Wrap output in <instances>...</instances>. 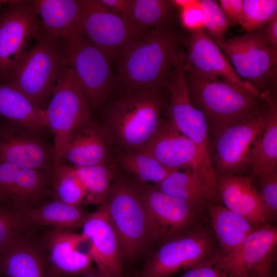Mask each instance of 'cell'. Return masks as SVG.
I'll return each mask as SVG.
<instances>
[{"label": "cell", "instance_id": "24", "mask_svg": "<svg viewBox=\"0 0 277 277\" xmlns=\"http://www.w3.org/2000/svg\"><path fill=\"white\" fill-rule=\"evenodd\" d=\"M110 141L102 126L93 121L75 131L65 147L62 163L84 167L108 164Z\"/></svg>", "mask_w": 277, "mask_h": 277}, {"label": "cell", "instance_id": "12", "mask_svg": "<svg viewBox=\"0 0 277 277\" xmlns=\"http://www.w3.org/2000/svg\"><path fill=\"white\" fill-rule=\"evenodd\" d=\"M271 107L226 128L214 136L213 154L210 157L216 177L251 171L256 144Z\"/></svg>", "mask_w": 277, "mask_h": 277}, {"label": "cell", "instance_id": "31", "mask_svg": "<svg viewBox=\"0 0 277 277\" xmlns=\"http://www.w3.org/2000/svg\"><path fill=\"white\" fill-rule=\"evenodd\" d=\"M277 102L271 105L268 120L255 149L250 176L253 179L277 168Z\"/></svg>", "mask_w": 277, "mask_h": 277}, {"label": "cell", "instance_id": "30", "mask_svg": "<svg viewBox=\"0 0 277 277\" xmlns=\"http://www.w3.org/2000/svg\"><path fill=\"white\" fill-rule=\"evenodd\" d=\"M70 166L84 191L85 205L101 204L106 201L111 184L117 175L113 168L108 164Z\"/></svg>", "mask_w": 277, "mask_h": 277}, {"label": "cell", "instance_id": "29", "mask_svg": "<svg viewBox=\"0 0 277 277\" xmlns=\"http://www.w3.org/2000/svg\"><path fill=\"white\" fill-rule=\"evenodd\" d=\"M51 173L50 170L19 168L8 202L20 208L39 205L50 186Z\"/></svg>", "mask_w": 277, "mask_h": 277}, {"label": "cell", "instance_id": "43", "mask_svg": "<svg viewBox=\"0 0 277 277\" xmlns=\"http://www.w3.org/2000/svg\"><path fill=\"white\" fill-rule=\"evenodd\" d=\"M261 31L268 46L277 51V15L261 28Z\"/></svg>", "mask_w": 277, "mask_h": 277}, {"label": "cell", "instance_id": "5", "mask_svg": "<svg viewBox=\"0 0 277 277\" xmlns=\"http://www.w3.org/2000/svg\"><path fill=\"white\" fill-rule=\"evenodd\" d=\"M105 203L123 260L135 258L153 243L138 181L117 175Z\"/></svg>", "mask_w": 277, "mask_h": 277}, {"label": "cell", "instance_id": "35", "mask_svg": "<svg viewBox=\"0 0 277 277\" xmlns=\"http://www.w3.org/2000/svg\"><path fill=\"white\" fill-rule=\"evenodd\" d=\"M25 218L22 209L0 201V250L16 238L32 233L35 229Z\"/></svg>", "mask_w": 277, "mask_h": 277}, {"label": "cell", "instance_id": "27", "mask_svg": "<svg viewBox=\"0 0 277 277\" xmlns=\"http://www.w3.org/2000/svg\"><path fill=\"white\" fill-rule=\"evenodd\" d=\"M0 117L5 121L43 132L47 129L45 111L7 83L0 82Z\"/></svg>", "mask_w": 277, "mask_h": 277}, {"label": "cell", "instance_id": "15", "mask_svg": "<svg viewBox=\"0 0 277 277\" xmlns=\"http://www.w3.org/2000/svg\"><path fill=\"white\" fill-rule=\"evenodd\" d=\"M185 53L181 48L174 58L166 87L170 94L167 113L169 120L195 144L205 162L212 167L208 141V125L203 113L192 105L189 96L184 68Z\"/></svg>", "mask_w": 277, "mask_h": 277}, {"label": "cell", "instance_id": "17", "mask_svg": "<svg viewBox=\"0 0 277 277\" xmlns=\"http://www.w3.org/2000/svg\"><path fill=\"white\" fill-rule=\"evenodd\" d=\"M42 132L5 120L0 122V162L19 168L52 171L53 146L43 139Z\"/></svg>", "mask_w": 277, "mask_h": 277}, {"label": "cell", "instance_id": "9", "mask_svg": "<svg viewBox=\"0 0 277 277\" xmlns=\"http://www.w3.org/2000/svg\"><path fill=\"white\" fill-rule=\"evenodd\" d=\"M218 249L208 222L159 246L139 277H171L204 262Z\"/></svg>", "mask_w": 277, "mask_h": 277}, {"label": "cell", "instance_id": "10", "mask_svg": "<svg viewBox=\"0 0 277 277\" xmlns=\"http://www.w3.org/2000/svg\"><path fill=\"white\" fill-rule=\"evenodd\" d=\"M164 166L190 171L208 190L215 204H220L216 176L212 167L204 161L198 147L169 120H162L156 132L142 149Z\"/></svg>", "mask_w": 277, "mask_h": 277}, {"label": "cell", "instance_id": "4", "mask_svg": "<svg viewBox=\"0 0 277 277\" xmlns=\"http://www.w3.org/2000/svg\"><path fill=\"white\" fill-rule=\"evenodd\" d=\"M68 66L65 41L43 32L12 70L6 83L45 110L58 78Z\"/></svg>", "mask_w": 277, "mask_h": 277}, {"label": "cell", "instance_id": "36", "mask_svg": "<svg viewBox=\"0 0 277 277\" xmlns=\"http://www.w3.org/2000/svg\"><path fill=\"white\" fill-rule=\"evenodd\" d=\"M277 15L276 0H243L240 25L247 33L261 29Z\"/></svg>", "mask_w": 277, "mask_h": 277}, {"label": "cell", "instance_id": "37", "mask_svg": "<svg viewBox=\"0 0 277 277\" xmlns=\"http://www.w3.org/2000/svg\"><path fill=\"white\" fill-rule=\"evenodd\" d=\"M203 12V29L215 42L225 39L229 23L217 3L200 0Z\"/></svg>", "mask_w": 277, "mask_h": 277}, {"label": "cell", "instance_id": "45", "mask_svg": "<svg viewBox=\"0 0 277 277\" xmlns=\"http://www.w3.org/2000/svg\"><path fill=\"white\" fill-rule=\"evenodd\" d=\"M79 277H115L108 275L103 272H101L98 270L96 268V269L87 273L84 274L83 275H80ZM124 277V276H123Z\"/></svg>", "mask_w": 277, "mask_h": 277}, {"label": "cell", "instance_id": "28", "mask_svg": "<svg viewBox=\"0 0 277 277\" xmlns=\"http://www.w3.org/2000/svg\"><path fill=\"white\" fill-rule=\"evenodd\" d=\"M154 185L160 190L207 212L209 205L215 204L208 190L190 171H174L162 181Z\"/></svg>", "mask_w": 277, "mask_h": 277}, {"label": "cell", "instance_id": "23", "mask_svg": "<svg viewBox=\"0 0 277 277\" xmlns=\"http://www.w3.org/2000/svg\"><path fill=\"white\" fill-rule=\"evenodd\" d=\"M45 34L66 41L82 33V0H31Z\"/></svg>", "mask_w": 277, "mask_h": 277}, {"label": "cell", "instance_id": "25", "mask_svg": "<svg viewBox=\"0 0 277 277\" xmlns=\"http://www.w3.org/2000/svg\"><path fill=\"white\" fill-rule=\"evenodd\" d=\"M21 209L26 220L35 228L49 226L69 231L82 228L91 214L82 205H72L55 199Z\"/></svg>", "mask_w": 277, "mask_h": 277}, {"label": "cell", "instance_id": "42", "mask_svg": "<svg viewBox=\"0 0 277 277\" xmlns=\"http://www.w3.org/2000/svg\"><path fill=\"white\" fill-rule=\"evenodd\" d=\"M219 3L229 25H240L243 14V0H220Z\"/></svg>", "mask_w": 277, "mask_h": 277}, {"label": "cell", "instance_id": "2", "mask_svg": "<svg viewBox=\"0 0 277 277\" xmlns=\"http://www.w3.org/2000/svg\"><path fill=\"white\" fill-rule=\"evenodd\" d=\"M185 77L190 102L203 113L213 136L268 109L276 101L258 90L223 78L210 80L186 73Z\"/></svg>", "mask_w": 277, "mask_h": 277}, {"label": "cell", "instance_id": "32", "mask_svg": "<svg viewBox=\"0 0 277 277\" xmlns=\"http://www.w3.org/2000/svg\"><path fill=\"white\" fill-rule=\"evenodd\" d=\"M117 159L122 168L141 182H152L155 184L177 170L164 166L143 150L121 151L117 154Z\"/></svg>", "mask_w": 277, "mask_h": 277}, {"label": "cell", "instance_id": "18", "mask_svg": "<svg viewBox=\"0 0 277 277\" xmlns=\"http://www.w3.org/2000/svg\"><path fill=\"white\" fill-rule=\"evenodd\" d=\"M185 43L186 73L210 80L223 78L249 89L258 90L236 73L220 47L203 28L190 32Z\"/></svg>", "mask_w": 277, "mask_h": 277}, {"label": "cell", "instance_id": "34", "mask_svg": "<svg viewBox=\"0 0 277 277\" xmlns=\"http://www.w3.org/2000/svg\"><path fill=\"white\" fill-rule=\"evenodd\" d=\"M50 187L54 199L72 205L84 204V191L69 165L62 163L52 171Z\"/></svg>", "mask_w": 277, "mask_h": 277}, {"label": "cell", "instance_id": "20", "mask_svg": "<svg viewBox=\"0 0 277 277\" xmlns=\"http://www.w3.org/2000/svg\"><path fill=\"white\" fill-rule=\"evenodd\" d=\"M83 234L53 228L48 230L40 242L44 248L50 272L54 277L80 276L96 268L89 253L78 246L87 241Z\"/></svg>", "mask_w": 277, "mask_h": 277}, {"label": "cell", "instance_id": "8", "mask_svg": "<svg viewBox=\"0 0 277 277\" xmlns=\"http://www.w3.org/2000/svg\"><path fill=\"white\" fill-rule=\"evenodd\" d=\"M153 243H163L209 222L205 210L138 181Z\"/></svg>", "mask_w": 277, "mask_h": 277}, {"label": "cell", "instance_id": "11", "mask_svg": "<svg viewBox=\"0 0 277 277\" xmlns=\"http://www.w3.org/2000/svg\"><path fill=\"white\" fill-rule=\"evenodd\" d=\"M43 33L31 1H6L0 9V82L9 75Z\"/></svg>", "mask_w": 277, "mask_h": 277}, {"label": "cell", "instance_id": "40", "mask_svg": "<svg viewBox=\"0 0 277 277\" xmlns=\"http://www.w3.org/2000/svg\"><path fill=\"white\" fill-rule=\"evenodd\" d=\"M19 168L10 164L0 162V201H9Z\"/></svg>", "mask_w": 277, "mask_h": 277}, {"label": "cell", "instance_id": "7", "mask_svg": "<svg viewBox=\"0 0 277 277\" xmlns=\"http://www.w3.org/2000/svg\"><path fill=\"white\" fill-rule=\"evenodd\" d=\"M45 111L48 129L53 136L54 170L62 163L64 150L73 134L93 121L69 65L58 78Z\"/></svg>", "mask_w": 277, "mask_h": 277}, {"label": "cell", "instance_id": "44", "mask_svg": "<svg viewBox=\"0 0 277 277\" xmlns=\"http://www.w3.org/2000/svg\"><path fill=\"white\" fill-rule=\"evenodd\" d=\"M110 10L127 18L132 0H100Z\"/></svg>", "mask_w": 277, "mask_h": 277}, {"label": "cell", "instance_id": "13", "mask_svg": "<svg viewBox=\"0 0 277 277\" xmlns=\"http://www.w3.org/2000/svg\"><path fill=\"white\" fill-rule=\"evenodd\" d=\"M64 41L69 66L89 108H100L116 81L110 60L82 33Z\"/></svg>", "mask_w": 277, "mask_h": 277}, {"label": "cell", "instance_id": "3", "mask_svg": "<svg viewBox=\"0 0 277 277\" xmlns=\"http://www.w3.org/2000/svg\"><path fill=\"white\" fill-rule=\"evenodd\" d=\"M162 91L128 92L106 112L104 128L110 143L123 149H143L159 127L165 104Z\"/></svg>", "mask_w": 277, "mask_h": 277}, {"label": "cell", "instance_id": "46", "mask_svg": "<svg viewBox=\"0 0 277 277\" xmlns=\"http://www.w3.org/2000/svg\"><path fill=\"white\" fill-rule=\"evenodd\" d=\"M6 3V1L0 0V9Z\"/></svg>", "mask_w": 277, "mask_h": 277}, {"label": "cell", "instance_id": "19", "mask_svg": "<svg viewBox=\"0 0 277 277\" xmlns=\"http://www.w3.org/2000/svg\"><path fill=\"white\" fill-rule=\"evenodd\" d=\"M82 228V233L90 242L88 253L96 268L109 276H124L119 240L105 202L91 213Z\"/></svg>", "mask_w": 277, "mask_h": 277}, {"label": "cell", "instance_id": "26", "mask_svg": "<svg viewBox=\"0 0 277 277\" xmlns=\"http://www.w3.org/2000/svg\"><path fill=\"white\" fill-rule=\"evenodd\" d=\"M207 213L219 250L223 255L239 247L258 227L221 204L211 203Z\"/></svg>", "mask_w": 277, "mask_h": 277}, {"label": "cell", "instance_id": "21", "mask_svg": "<svg viewBox=\"0 0 277 277\" xmlns=\"http://www.w3.org/2000/svg\"><path fill=\"white\" fill-rule=\"evenodd\" d=\"M0 273L7 277H54L45 250L32 233L16 238L0 250Z\"/></svg>", "mask_w": 277, "mask_h": 277}, {"label": "cell", "instance_id": "16", "mask_svg": "<svg viewBox=\"0 0 277 277\" xmlns=\"http://www.w3.org/2000/svg\"><path fill=\"white\" fill-rule=\"evenodd\" d=\"M277 227H257L241 245L221 258L235 277H276Z\"/></svg>", "mask_w": 277, "mask_h": 277}, {"label": "cell", "instance_id": "6", "mask_svg": "<svg viewBox=\"0 0 277 277\" xmlns=\"http://www.w3.org/2000/svg\"><path fill=\"white\" fill-rule=\"evenodd\" d=\"M215 43L243 81L276 99L277 51L268 46L261 29Z\"/></svg>", "mask_w": 277, "mask_h": 277}, {"label": "cell", "instance_id": "1", "mask_svg": "<svg viewBox=\"0 0 277 277\" xmlns=\"http://www.w3.org/2000/svg\"><path fill=\"white\" fill-rule=\"evenodd\" d=\"M183 43L171 22L149 30L119 55L118 79L128 92L167 89Z\"/></svg>", "mask_w": 277, "mask_h": 277}, {"label": "cell", "instance_id": "38", "mask_svg": "<svg viewBox=\"0 0 277 277\" xmlns=\"http://www.w3.org/2000/svg\"><path fill=\"white\" fill-rule=\"evenodd\" d=\"M267 210L269 224L274 225L277 215V171L274 170L253 179Z\"/></svg>", "mask_w": 277, "mask_h": 277}, {"label": "cell", "instance_id": "14", "mask_svg": "<svg viewBox=\"0 0 277 277\" xmlns=\"http://www.w3.org/2000/svg\"><path fill=\"white\" fill-rule=\"evenodd\" d=\"M82 2V33L109 60L118 57L144 34L127 18L108 9L100 0Z\"/></svg>", "mask_w": 277, "mask_h": 277}, {"label": "cell", "instance_id": "22", "mask_svg": "<svg viewBox=\"0 0 277 277\" xmlns=\"http://www.w3.org/2000/svg\"><path fill=\"white\" fill-rule=\"evenodd\" d=\"M216 185L220 200L225 207L256 227L269 224L267 210L250 175L219 176Z\"/></svg>", "mask_w": 277, "mask_h": 277}, {"label": "cell", "instance_id": "39", "mask_svg": "<svg viewBox=\"0 0 277 277\" xmlns=\"http://www.w3.org/2000/svg\"><path fill=\"white\" fill-rule=\"evenodd\" d=\"M179 277H235L224 266L219 249L204 262Z\"/></svg>", "mask_w": 277, "mask_h": 277}, {"label": "cell", "instance_id": "41", "mask_svg": "<svg viewBox=\"0 0 277 277\" xmlns=\"http://www.w3.org/2000/svg\"><path fill=\"white\" fill-rule=\"evenodd\" d=\"M181 21L183 26L192 32L203 28V12L200 1L181 9Z\"/></svg>", "mask_w": 277, "mask_h": 277}, {"label": "cell", "instance_id": "33", "mask_svg": "<svg viewBox=\"0 0 277 277\" xmlns=\"http://www.w3.org/2000/svg\"><path fill=\"white\" fill-rule=\"evenodd\" d=\"M172 1L132 0L127 18L138 30L146 33L172 18Z\"/></svg>", "mask_w": 277, "mask_h": 277}]
</instances>
